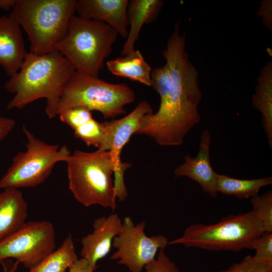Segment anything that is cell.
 <instances>
[{"label": "cell", "instance_id": "obj_25", "mask_svg": "<svg viewBox=\"0 0 272 272\" xmlns=\"http://www.w3.org/2000/svg\"><path fill=\"white\" fill-rule=\"evenodd\" d=\"M252 259L258 262L272 264V232H264L254 241Z\"/></svg>", "mask_w": 272, "mask_h": 272}, {"label": "cell", "instance_id": "obj_24", "mask_svg": "<svg viewBox=\"0 0 272 272\" xmlns=\"http://www.w3.org/2000/svg\"><path fill=\"white\" fill-rule=\"evenodd\" d=\"M60 120L74 130L93 118L92 111L84 106L67 108L58 115Z\"/></svg>", "mask_w": 272, "mask_h": 272}, {"label": "cell", "instance_id": "obj_17", "mask_svg": "<svg viewBox=\"0 0 272 272\" xmlns=\"http://www.w3.org/2000/svg\"><path fill=\"white\" fill-rule=\"evenodd\" d=\"M163 4L162 0L129 1L127 14L130 29L123 46L121 56L126 55L134 50V43L139 40L143 25L152 23L157 19Z\"/></svg>", "mask_w": 272, "mask_h": 272}, {"label": "cell", "instance_id": "obj_15", "mask_svg": "<svg viewBox=\"0 0 272 272\" xmlns=\"http://www.w3.org/2000/svg\"><path fill=\"white\" fill-rule=\"evenodd\" d=\"M152 112L150 104L144 100L124 117L104 122L108 135L107 150L112 153L117 164L122 163L120 159L121 150L130 137L139 129L142 118Z\"/></svg>", "mask_w": 272, "mask_h": 272}, {"label": "cell", "instance_id": "obj_3", "mask_svg": "<svg viewBox=\"0 0 272 272\" xmlns=\"http://www.w3.org/2000/svg\"><path fill=\"white\" fill-rule=\"evenodd\" d=\"M69 188L75 198L85 207L99 205L114 211L117 207L114 186L125 187L124 174L129 163L117 164L110 151L97 149L74 151L68 157Z\"/></svg>", "mask_w": 272, "mask_h": 272}, {"label": "cell", "instance_id": "obj_5", "mask_svg": "<svg viewBox=\"0 0 272 272\" xmlns=\"http://www.w3.org/2000/svg\"><path fill=\"white\" fill-rule=\"evenodd\" d=\"M118 34L108 24L78 16L71 19L65 36L55 46L76 71L98 77L112 51Z\"/></svg>", "mask_w": 272, "mask_h": 272}, {"label": "cell", "instance_id": "obj_11", "mask_svg": "<svg viewBox=\"0 0 272 272\" xmlns=\"http://www.w3.org/2000/svg\"><path fill=\"white\" fill-rule=\"evenodd\" d=\"M121 226V220L116 213L94 221L93 233L82 237L81 241L80 255L91 269L95 271L98 266V261L109 253L113 238L119 233Z\"/></svg>", "mask_w": 272, "mask_h": 272}, {"label": "cell", "instance_id": "obj_14", "mask_svg": "<svg viewBox=\"0 0 272 272\" xmlns=\"http://www.w3.org/2000/svg\"><path fill=\"white\" fill-rule=\"evenodd\" d=\"M28 52L21 27L10 16L0 17V65L10 77L21 68Z\"/></svg>", "mask_w": 272, "mask_h": 272}, {"label": "cell", "instance_id": "obj_19", "mask_svg": "<svg viewBox=\"0 0 272 272\" xmlns=\"http://www.w3.org/2000/svg\"><path fill=\"white\" fill-rule=\"evenodd\" d=\"M108 71L113 75L138 81L152 87L150 65L144 59L139 50L124 56L106 61Z\"/></svg>", "mask_w": 272, "mask_h": 272}, {"label": "cell", "instance_id": "obj_12", "mask_svg": "<svg viewBox=\"0 0 272 272\" xmlns=\"http://www.w3.org/2000/svg\"><path fill=\"white\" fill-rule=\"evenodd\" d=\"M211 134L207 129L200 135L199 148L195 158L186 155L184 162L174 170L175 177L186 176L196 182L210 196L215 197L218 193L217 173L212 168L210 159Z\"/></svg>", "mask_w": 272, "mask_h": 272}, {"label": "cell", "instance_id": "obj_23", "mask_svg": "<svg viewBox=\"0 0 272 272\" xmlns=\"http://www.w3.org/2000/svg\"><path fill=\"white\" fill-rule=\"evenodd\" d=\"M252 211L261 221L265 232H272V192L267 191L262 195L250 199Z\"/></svg>", "mask_w": 272, "mask_h": 272}, {"label": "cell", "instance_id": "obj_31", "mask_svg": "<svg viewBox=\"0 0 272 272\" xmlns=\"http://www.w3.org/2000/svg\"><path fill=\"white\" fill-rule=\"evenodd\" d=\"M15 0H0V9L8 11L12 10Z\"/></svg>", "mask_w": 272, "mask_h": 272}, {"label": "cell", "instance_id": "obj_10", "mask_svg": "<svg viewBox=\"0 0 272 272\" xmlns=\"http://www.w3.org/2000/svg\"><path fill=\"white\" fill-rule=\"evenodd\" d=\"M145 227V221L135 225L130 217H126L119 233L113 240L112 246L117 251L110 258L118 260V264L125 265L131 272H142L155 258L158 250L165 249L169 244L163 235L147 236Z\"/></svg>", "mask_w": 272, "mask_h": 272}, {"label": "cell", "instance_id": "obj_26", "mask_svg": "<svg viewBox=\"0 0 272 272\" xmlns=\"http://www.w3.org/2000/svg\"><path fill=\"white\" fill-rule=\"evenodd\" d=\"M219 272H272V264L256 262L252 256L248 255L239 262Z\"/></svg>", "mask_w": 272, "mask_h": 272}, {"label": "cell", "instance_id": "obj_4", "mask_svg": "<svg viewBox=\"0 0 272 272\" xmlns=\"http://www.w3.org/2000/svg\"><path fill=\"white\" fill-rule=\"evenodd\" d=\"M77 0H15L9 15L27 33L30 52L43 55L66 35Z\"/></svg>", "mask_w": 272, "mask_h": 272}, {"label": "cell", "instance_id": "obj_13", "mask_svg": "<svg viewBox=\"0 0 272 272\" xmlns=\"http://www.w3.org/2000/svg\"><path fill=\"white\" fill-rule=\"evenodd\" d=\"M128 0H79L76 13L85 19L104 22L117 31L122 37H127L128 25Z\"/></svg>", "mask_w": 272, "mask_h": 272}, {"label": "cell", "instance_id": "obj_21", "mask_svg": "<svg viewBox=\"0 0 272 272\" xmlns=\"http://www.w3.org/2000/svg\"><path fill=\"white\" fill-rule=\"evenodd\" d=\"M78 259L72 236L69 234L58 249L29 272H65Z\"/></svg>", "mask_w": 272, "mask_h": 272}, {"label": "cell", "instance_id": "obj_1", "mask_svg": "<svg viewBox=\"0 0 272 272\" xmlns=\"http://www.w3.org/2000/svg\"><path fill=\"white\" fill-rule=\"evenodd\" d=\"M185 37V33L180 34L178 21L162 52L170 76L168 92L160 100L158 111L142 118L135 133L149 136L163 146L182 144L186 134L201 119L198 74L188 59Z\"/></svg>", "mask_w": 272, "mask_h": 272}, {"label": "cell", "instance_id": "obj_32", "mask_svg": "<svg viewBox=\"0 0 272 272\" xmlns=\"http://www.w3.org/2000/svg\"><path fill=\"white\" fill-rule=\"evenodd\" d=\"M0 263L3 265L4 267V272H15V270L17 267L18 264L19 263L18 261H16V262L13 265L12 267L8 268L6 262L4 260L0 261Z\"/></svg>", "mask_w": 272, "mask_h": 272}, {"label": "cell", "instance_id": "obj_27", "mask_svg": "<svg viewBox=\"0 0 272 272\" xmlns=\"http://www.w3.org/2000/svg\"><path fill=\"white\" fill-rule=\"evenodd\" d=\"M144 268L146 272H181L163 249L159 250L157 257L147 264Z\"/></svg>", "mask_w": 272, "mask_h": 272}, {"label": "cell", "instance_id": "obj_22", "mask_svg": "<svg viewBox=\"0 0 272 272\" xmlns=\"http://www.w3.org/2000/svg\"><path fill=\"white\" fill-rule=\"evenodd\" d=\"M75 138L84 141L87 146L107 150L108 135L104 122H99L93 118L74 130Z\"/></svg>", "mask_w": 272, "mask_h": 272}, {"label": "cell", "instance_id": "obj_16", "mask_svg": "<svg viewBox=\"0 0 272 272\" xmlns=\"http://www.w3.org/2000/svg\"><path fill=\"white\" fill-rule=\"evenodd\" d=\"M4 189L0 192V241L20 229L28 216L22 192L15 188Z\"/></svg>", "mask_w": 272, "mask_h": 272}, {"label": "cell", "instance_id": "obj_20", "mask_svg": "<svg viewBox=\"0 0 272 272\" xmlns=\"http://www.w3.org/2000/svg\"><path fill=\"white\" fill-rule=\"evenodd\" d=\"M271 183V176L255 179H239L219 174L217 176L218 193L234 195L240 199L255 196L261 187Z\"/></svg>", "mask_w": 272, "mask_h": 272}, {"label": "cell", "instance_id": "obj_30", "mask_svg": "<svg viewBox=\"0 0 272 272\" xmlns=\"http://www.w3.org/2000/svg\"><path fill=\"white\" fill-rule=\"evenodd\" d=\"M69 272H95L90 269L88 262L83 258L78 259L77 261L69 268Z\"/></svg>", "mask_w": 272, "mask_h": 272}, {"label": "cell", "instance_id": "obj_29", "mask_svg": "<svg viewBox=\"0 0 272 272\" xmlns=\"http://www.w3.org/2000/svg\"><path fill=\"white\" fill-rule=\"evenodd\" d=\"M15 125L14 119L0 116V141L8 135Z\"/></svg>", "mask_w": 272, "mask_h": 272}, {"label": "cell", "instance_id": "obj_7", "mask_svg": "<svg viewBox=\"0 0 272 272\" xmlns=\"http://www.w3.org/2000/svg\"><path fill=\"white\" fill-rule=\"evenodd\" d=\"M133 90L126 84L109 83L75 71L62 89L57 109V115L65 109L84 106L102 113L105 118L125 114L126 105L135 101Z\"/></svg>", "mask_w": 272, "mask_h": 272}, {"label": "cell", "instance_id": "obj_18", "mask_svg": "<svg viewBox=\"0 0 272 272\" xmlns=\"http://www.w3.org/2000/svg\"><path fill=\"white\" fill-rule=\"evenodd\" d=\"M252 97L253 107L261 114V124L268 144L272 148V62L269 61L260 71Z\"/></svg>", "mask_w": 272, "mask_h": 272}, {"label": "cell", "instance_id": "obj_28", "mask_svg": "<svg viewBox=\"0 0 272 272\" xmlns=\"http://www.w3.org/2000/svg\"><path fill=\"white\" fill-rule=\"evenodd\" d=\"M261 6L257 12V15L262 18L265 27L271 30V1L265 0L260 3Z\"/></svg>", "mask_w": 272, "mask_h": 272}, {"label": "cell", "instance_id": "obj_2", "mask_svg": "<svg viewBox=\"0 0 272 272\" xmlns=\"http://www.w3.org/2000/svg\"><path fill=\"white\" fill-rule=\"evenodd\" d=\"M75 71L56 49L40 55L28 52L19 71L5 84L8 92L15 94L7 108L22 109L37 99L44 98L46 114L50 119L55 117L63 87Z\"/></svg>", "mask_w": 272, "mask_h": 272}, {"label": "cell", "instance_id": "obj_6", "mask_svg": "<svg viewBox=\"0 0 272 272\" xmlns=\"http://www.w3.org/2000/svg\"><path fill=\"white\" fill-rule=\"evenodd\" d=\"M260 219L252 211L223 217L213 225L189 226L183 235L169 244H183L208 250L252 249L255 240L264 232Z\"/></svg>", "mask_w": 272, "mask_h": 272}, {"label": "cell", "instance_id": "obj_9", "mask_svg": "<svg viewBox=\"0 0 272 272\" xmlns=\"http://www.w3.org/2000/svg\"><path fill=\"white\" fill-rule=\"evenodd\" d=\"M55 247L53 224L47 221H29L0 241V261L14 258L30 269L52 253Z\"/></svg>", "mask_w": 272, "mask_h": 272}, {"label": "cell", "instance_id": "obj_8", "mask_svg": "<svg viewBox=\"0 0 272 272\" xmlns=\"http://www.w3.org/2000/svg\"><path fill=\"white\" fill-rule=\"evenodd\" d=\"M27 150L13 158L11 166L0 179V188L34 187L43 183L55 164L71 155L66 145H49L37 138L25 125Z\"/></svg>", "mask_w": 272, "mask_h": 272}]
</instances>
